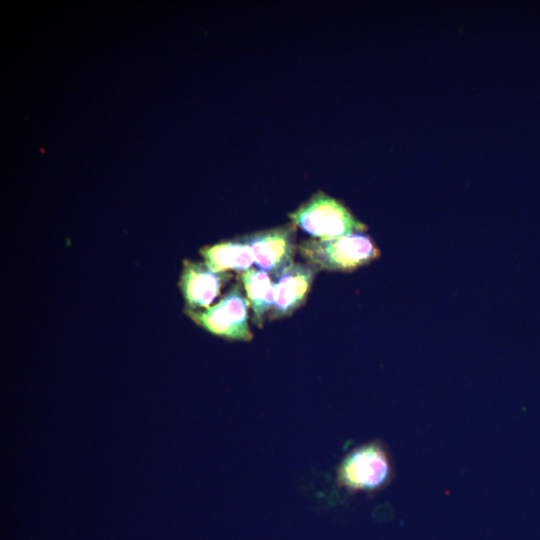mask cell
Here are the masks:
<instances>
[{
	"mask_svg": "<svg viewBox=\"0 0 540 540\" xmlns=\"http://www.w3.org/2000/svg\"><path fill=\"white\" fill-rule=\"evenodd\" d=\"M395 462L388 445L374 439L349 450L335 471V483L350 495H374L385 490L395 478Z\"/></svg>",
	"mask_w": 540,
	"mask_h": 540,
	"instance_id": "cell-1",
	"label": "cell"
},
{
	"mask_svg": "<svg viewBox=\"0 0 540 540\" xmlns=\"http://www.w3.org/2000/svg\"><path fill=\"white\" fill-rule=\"evenodd\" d=\"M307 264L317 270L350 272L379 258L381 252L372 238L356 232L333 239H310L298 246Z\"/></svg>",
	"mask_w": 540,
	"mask_h": 540,
	"instance_id": "cell-2",
	"label": "cell"
},
{
	"mask_svg": "<svg viewBox=\"0 0 540 540\" xmlns=\"http://www.w3.org/2000/svg\"><path fill=\"white\" fill-rule=\"evenodd\" d=\"M295 226L315 239H333L356 232L367 226L335 198L318 192L289 214Z\"/></svg>",
	"mask_w": 540,
	"mask_h": 540,
	"instance_id": "cell-3",
	"label": "cell"
},
{
	"mask_svg": "<svg viewBox=\"0 0 540 540\" xmlns=\"http://www.w3.org/2000/svg\"><path fill=\"white\" fill-rule=\"evenodd\" d=\"M249 302L239 283L234 284L221 299L203 310L185 309L186 315L208 333L230 341L252 340L248 323Z\"/></svg>",
	"mask_w": 540,
	"mask_h": 540,
	"instance_id": "cell-4",
	"label": "cell"
},
{
	"mask_svg": "<svg viewBox=\"0 0 540 540\" xmlns=\"http://www.w3.org/2000/svg\"><path fill=\"white\" fill-rule=\"evenodd\" d=\"M294 228L295 225H286L242 237L250 246L259 269L275 280L294 264Z\"/></svg>",
	"mask_w": 540,
	"mask_h": 540,
	"instance_id": "cell-5",
	"label": "cell"
},
{
	"mask_svg": "<svg viewBox=\"0 0 540 540\" xmlns=\"http://www.w3.org/2000/svg\"><path fill=\"white\" fill-rule=\"evenodd\" d=\"M227 272H216L204 262H183L179 288L189 310H203L216 300L222 286L230 279Z\"/></svg>",
	"mask_w": 540,
	"mask_h": 540,
	"instance_id": "cell-6",
	"label": "cell"
},
{
	"mask_svg": "<svg viewBox=\"0 0 540 540\" xmlns=\"http://www.w3.org/2000/svg\"><path fill=\"white\" fill-rule=\"evenodd\" d=\"M317 271L307 263H294L276 280V300L270 319L288 317L305 302Z\"/></svg>",
	"mask_w": 540,
	"mask_h": 540,
	"instance_id": "cell-7",
	"label": "cell"
},
{
	"mask_svg": "<svg viewBox=\"0 0 540 540\" xmlns=\"http://www.w3.org/2000/svg\"><path fill=\"white\" fill-rule=\"evenodd\" d=\"M200 255L203 262L216 272L236 271L241 274L255 263L252 250L242 237L204 246Z\"/></svg>",
	"mask_w": 540,
	"mask_h": 540,
	"instance_id": "cell-8",
	"label": "cell"
},
{
	"mask_svg": "<svg viewBox=\"0 0 540 540\" xmlns=\"http://www.w3.org/2000/svg\"><path fill=\"white\" fill-rule=\"evenodd\" d=\"M241 283L252 309V322L262 327L265 316L271 312L276 300V283L261 269H249L240 274Z\"/></svg>",
	"mask_w": 540,
	"mask_h": 540,
	"instance_id": "cell-9",
	"label": "cell"
}]
</instances>
